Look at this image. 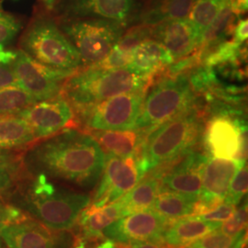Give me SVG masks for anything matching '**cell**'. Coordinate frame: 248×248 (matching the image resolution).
<instances>
[{"instance_id":"1","label":"cell","mask_w":248,"mask_h":248,"mask_svg":"<svg viewBox=\"0 0 248 248\" xmlns=\"http://www.w3.org/2000/svg\"><path fill=\"white\" fill-rule=\"evenodd\" d=\"M106 155L90 133L68 128L38 140L21 152V167L30 176L89 190L100 179Z\"/></svg>"},{"instance_id":"2","label":"cell","mask_w":248,"mask_h":248,"mask_svg":"<svg viewBox=\"0 0 248 248\" xmlns=\"http://www.w3.org/2000/svg\"><path fill=\"white\" fill-rule=\"evenodd\" d=\"M14 205L52 230H68L91 199L86 192L56 186L43 175L30 176L24 171L6 194Z\"/></svg>"},{"instance_id":"3","label":"cell","mask_w":248,"mask_h":248,"mask_svg":"<svg viewBox=\"0 0 248 248\" xmlns=\"http://www.w3.org/2000/svg\"><path fill=\"white\" fill-rule=\"evenodd\" d=\"M203 115L196 106L152 130L138 148L142 175L193 149L204 134Z\"/></svg>"},{"instance_id":"4","label":"cell","mask_w":248,"mask_h":248,"mask_svg":"<svg viewBox=\"0 0 248 248\" xmlns=\"http://www.w3.org/2000/svg\"><path fill=\"white\" fill-rule=\"evenodd\" d=\"M148 84L149 79L126 68L104 69L91 65L80 68L65 80L61 95L77 111L120 94L146 89Z\"/></svg>"},{"instance_id":"5","label":"cell","mask_w":248,"mask_h":248,"mask_svg":"<svg viewBox=\"0 0 248 248\" xmlns=\"http://www.w3.org/2000/svg\"><path fill=\"white\" fill-rule=\"evenodd\" d=\"M18 50L44 65L66 71L83 67L79 53L58 22L45 13L36 15L20 36Z\"/></svg>"},{"instance_id":"6","label":"cell","mask_w":248,"mask_h":248,"mask_svg":"<svg viewBox=\"0 0 248 248\" xmlns=\"http://www.w3.org/2000/svg\"><path fill=\"white\" fill-rule=\"evenodd\" d=\"M195 106V93L187 75L169 76L160 80L145 96L134 129L149 133L165 122Z\"/></svg>"},{"instance_id":"7","label":"cell","mask_w":248,"mask_h":248,"mask_svg":"<svg viewBox=\"0 0 248 248\" xmlns=\"http://www.w3.org/2000/svg\"><path fill=\"white\" fill-rule=\"evenodd\" d=\"M58 25L79 53L83 67L101 62L118 44L125 29L119 22L98 18L60 19Z\"/></svg>"},{"instance_id":"8","label":"cell","mask_w":248,"mask_h":248,"mask_svg":"<svg viewBox=\"0 0 248 248\" xmlns=\"http://www.w3.org/2000/svg\"><path fill=\"white\" fill-rule=\"evenodd\" d=\"M145 96L146 89L124 93L74 112L79 123L91 131L132 130Z\"/></svg>"},{"instance_id":"9","label":"cell","mask_w":248,"mask_h":248,"mask_svg":"<svg viewBox=\"0 0 248 248\" xmlns=\"http://www.w3.org/2000/svg\"><path fill=\"white\" fill-rule=\"evenodd\" d=\"M12 68L18 87L39 101L60 96L64 81L76 72L46 66L18 49L16 50Z\"/></svg>"},{"instance_id":"10","label":"cell","mask_w":248,"mask_h":248,"mask_svg":"<svg viewBox=\"0 0 248 248\" xmlns=\"http://www.w3.org/2000/svg\"><path fill=\"white\" fill-rule=\"evenodd\" d=\"M142 176L135 155L127 157L106 155L100 183L89 206L98 209L115 202L136 186Z\"/></svg>"},{"instance_id":"11","label":"cell","mask_w":248,"mask_h":248,"mask_svg":"<svg viewBox=\"0 0 248 248\" xmlns=\"http://www.w3.org/2000/svg\"><path fill=\"white\" fill-rule=\"evenodd\" d=\"M54 11L60 19L98 18L127 26L140 14L139 0H59Z\"/></svg>"},{"instance_id":"12","label":"cell","mask_w":248,"mask_h":248,"mask_svg":"<svg viewBox=\"0 0 248 248\" xmlns=\"http://www.w3.org/2000/svg\"><path fill=\"white\" fill-rule=\"evenodd\" d=\"M170 222L166 217L148 209L128 214L112 222L102 232V235L118 243L162 244L163 233Z\"/></svg>"},{"instance_id":"13","label":"cell","mask_w":248,"mask_h":248,"mask_svg":"<svg viewBox=\"0 0 248 248\" xmlns=\"http://www.w3.org/2000/svg\"><path fill=\"white\" fill-rule=\"evenodd\" d=\"M0 238L9 248H73L77 238L68 230H52L28 219L0 231Z\"/></svg>"},{"instance_id":"14","label":"cell","mask_w":248,"mask_h":248,"mask_svg":"<svg viewBox=\"0 0 248 248\" xmlns=\"http://www.w3.org/2000/svg\"><path fill=\"white\" fill-rule=\"evenodd\" d=\"M236 115L218 113L208 122L203 136L213 157L233 159L243 155L246 126Z\"/></svg>"},{"instance_id":"15","label":"cell","mask_w":248,"mask_h":248,"mask_svg":"<svg viewBox=\"0 0 248 248\" xmlns=\"http://www.w3.org/2000/svg\"><path fill=\"white\" fill-rule=\"evenodd\" d=\"M25 120L36 141L66 129L75 121V112L62 95L37 101L18 114Z\"/></svg>"},{"instance_id":"16","label":"cell","mask_w":248,"mask_h":248,"mask_svg":"<svg viewBox=\"0 0 248 248\" xmlns=\"http://www.w3.org/2000/svg\"><path fill=\"white\" fill-rule=\"evenodd\" d=\"M151 37L163 45L174 61L189 56L200 49L202 34L188 18L173 19L152 27Z\"/></svg>"},{"instance_id":"17","label":"cell","mask_w":248,"mask_h":248,"mask_svg":"<svg viewBox=\"0 0 248 248\" xmlns=\"http://www.w3.org/2000/svg\"><path fill=\"white\" fill-rule=\"evenodd\" d=\"M246 165L242 157L233 159L209 158L204 168L202 191L199 200L214 208L223 202L234 175Z\"/></svg>"},{"instance_id":"18","label":"cell","mask_w":248,"mask_h":248,"mask_svg":"<svg viewBox=\"0 0 248 248\" xmlns=\"http://www.w3.org/2000/svg\"><path fill=\"white\" fill-rule=\"evenodd\" d=\"M209 157L199 152H189L169 172L160 178L161 188L187 195L199 196L202 191L204 168Z\"/></svg>"},{"instance_id":"19","label":"cell","mask_w":248,"mask_h":248,"mask_svg":"<svg viewBox=\"0 0 248 248\" xmlns=\"http://www.w3.org/2000/svg\"><path fill=\"white\" fill-rule=\"evenodd\" d=\"M174 62L172 55L163 45L148 38L135 47L132 60L125 68L136 76L150 79Z\"/></svg>"},{"instance_id":"20","label":"cell","mask_w":248,"mask_h":248,"mask_svg":"<svg viewBox=\"0 0 248 248\" xmlns=\"http://www.w3.org/2000/svg\"><path fill=\"white\" fill-rule=\"evenodd\" d=\"M222 222L205 221L198 216L179 218L170 222L162 236V242L175 248H185L214 231L221 229Z\"/></svg>"},{"instance_id":"21","label":"cell","mask_w":248,"mask_h":248,"mask_svg":"<svg viewBox=\"0 0 248 248\" xmlns=\"http://www.w3.org/2000/svg\"><path fill=\"white\" fill-rule=\"evenodd\" d=\"M126 215L123 204L118 200L98 209H93L89 205L80 213L77 222L82 229L83 235L91 239L101 236L102 232L108 225Z\"/></svg>"},{"instance_id":"22","label":"cell","mask_w":248,"mask_h":248,"mask_svg":"<svg viewBox=\"0 0 248 248\" xmlns=\"http://www.w3.org/2000/svg\"><path fill=\"white\" fill-rule=\"evenodd\" d=\"M90 135L98 142L105 155H112L118 157H127L135 155L143 141L142 131H92Z\"/></svg>"},{"instance_id":"23","label":"cell","mask_w":248,"mask_h":248,"mask_svg":"<svg viewBox=\"0 0 248 248\" xmlns=\"http://www.w3.org/2000/svg\"><path fill=\"white\" fill-rule=\"evenodd\" d=\"M196 0H150L139 14L142 25L155 26L162 22L186 18Z\"/></svg>"},{"instance_id":"24","label":"cell","mask_w":248,"mask_h":248,"mask_svg":"<svg viewBox=\"0 0 248 248\" xmlns=\"http://www.w3.org/2000/svg\"><path fill=\"white\" fill-rule=\"evenodd\" d=\"M34 142L35 137L24 119L0 116V151H23Z\"/></svg>"},{"instance_id":"25","label":"cell","mask_w":248,"mask_h":248,"mask_svg":"<svg viewBox=\"0 0 248 248\" xmlns=\"http://www.w3.org/2000/svg\"><path fill=\"white\" fill-rule=\"evenodd\" d=\"M199 196L187 195L173 191L160 192L149 210L166 217L169 220H177L192 215Z\"/></svg>"},{"instance_id":"26","label":"cell","mask_w":248,"mask_h":248,"mask_svg":"<svg viewBox=\"0 0 248 248\" xmlns=\"http://www.w3.org/2000/svg\"><path fill=\"white\" fill-rule=\"evenodd\" d=\"M161 189L159 177H151L137 184L119 201L123 204L127 215L142 212L150 208L161 192Z\"/></svg>"},{"instance_id":"27","label":"cell","mask_w":248,"mask_h":248,"mask_svg":"<svg viewBox=\"0 0 248 248\" xmlns=\"http://www.w3.org/2000/svg\"><path fill=\"white\" fill-rule=\"evenodd\" d=\"M39 101L18 86L0 89V116L18 115L33 103Z\"/></svg>"},{"instance_id":"28","label":"cell","mask_w":248,"mask_h":248,"mask_svg":"<svg viewBox=\"0 0 248 248\" xmlns=\"http://www.w3.org/2000/svg\"><path fill=\"white\" fill-rule=\"evenodd\" d=\"M225 2L226 0H196L187 18L195 25L202 36Z\"/></svg>"},{"instance_id":"29","label":"cell","mask_w":248,"mask_h":248,"mask_svg":"<svg viewBox=\"0 0 248 248\" xmlns=\"http://www.w3.org/2000/svg\"><path fill=\"white\" fill-rule=\"evenodd\" d=\"M241 45L234 41H224L216 45L202 57V64L213 67L216 65H230L238 62Z\"/></svg>"},{"instance_id":"30","label":"cell","mask_w":248,"mask_h":248,"mask_svg":"<svg viewBox=\"0 0 248 248\" xmlns=\"http://www.w3.org/2000/svg\"><path fill=\"white\" fill-rule=\"evenodd\" d=\"M244 240L245 232L232 237L219 230L214 231L185 248H241Z\"/></svg>"},{"instance_id":"31","label":"cell","mask_w":248,"mask_h":248,"mask_svg":"<svg viewBox=\"0 0 248 248\" xmlns=\"http://www.w3.org/2000/svg\"><path fill=\"white\" fill-rule=\"evenodd\" d=\"M22 22L16 16L0 9V51L7 49L18 37Z\"/></svg>"},{"instance_id":"32","label":"cell","mask_w":248,"mask_h":248,"mask_svg":"<svg viewBox=\"0 0 248 248\" xmlns=\"http://www.w3.org/2000/svg\"><path fill=\"white\" fill-rule=\"evenodd\" d=\"M248 167L245 165L234 175L231 181L228 192L225 196L224 202L237 205L248 192Z\"/></svg>"},{"instance_id":"33","label":"cell","mask_w":248,"mask_h":248,"mask_svg":"<svg viewBox=\"0 0 248 248\" xmlns=\"http://www.w3.org/2000/svg\"><path fill=\"white\" fill-rule=\"evenodd\" d=\"M248 223V205H244L232 213L229 219L222 222L221 229L225 234L236 237L245 232Z\"/></svg>"},{"instance_id":"34","label":"cell","mask_w":248,"mask_h":248,"mask_svg":"<svg viewBox=\"0 0 248 248\" xmlns=\"http://www.w3.org/2000/svg\"><path fill=\"white\" fill-rule=\"evenodd\" d=\"M16 55V50L4 49L0 51V89L18 86L12 68V62Z\"/></svg>"},{"instance_id":"35","label":"cell","mask_w":248,"mask_h":248,"mask_svg":"<svg viewBox=\"0 0 248 248\" xmlns=\"http://www.w3.org/2000/svg\"><path fill=\"white\" fill-rule=\"evenodd\" d=\"M30 216L14 205L0 200V231L10 224L24 222Z\"/></svg>"},{"instance_id":"36","label":"cell","mask_w":248,"mask_h":248,"mask_svg":"<svg viewBox=\"0 0 248 248\" xmlns=\"http://www.w3.org/2000/svg\"><path fill=\"white\" fill-rule=\"evenodd\" d=\"M23 169H10L0 167V200L4 201V196L15 185L19 177L22 175ZM5 202V201H4Z\"/></svg>"},{"instance_id":"37","label":"cell","mask_w":248,"mask_h":248,"mask_svg":"<svg viewBox=\"0 0 248 248\" xmlns=\"http://www.w3.org/2000/svg\"><path fill=\"white\" fill-rule=\"evenodd\" d=\"M235 205L228 202H222L220 206H218L213 211L204 213L202 215H198V217L205 221L222 222L229 219L232 215V213L235 212Z\"/></svg>"},{"instance_id":"38","label":"cell","mask_w":248,"mask_h":248,"mask_svg":"<svg viewBox=\"0 0 248 248\" xmlns=\"http://www.w3.org/2000/svg\"><path fill=\"white\" fill-rule=\"evenodd\" d=\"M20 151H0V167L10 169H20Z\"/></svg>"},{"instance_id":"39","label":"cell","mask_w":248,"mask_h":248,"mask_svg":"<svg viewBox=\"0 0 248 248\" xmlns=\"http://www.w3.org/2000/svg\"><path fill=\"white\" fill-rule=\"evenodd\" d=\"M233 40L235 43L243 45L248 37V19H240L235 24L232 31Z\"/></svg>"},{"instance_id":"40","label":"cell","mask_w":248,"mask_h":248,"mask_svg":"<svg viewBox=\"0 0 248 248\" xmlns=\"http://www.w3.org/2000/svg\"><path fill=\"white\" fill-rule=\"evenodd\" d=\"M230 2L232 9L236 16L247 12L248 0H230Z\"/></svg>"},{"instance_id":"41","label":"cell","mask_w":248,"mask_h":248,"mask_svg":"<svg viewBox=\"0 0 248 248\" xmlns=\"http://www.w3.org/2000/svg\"><path fill=\"white\" fill-rule=\"evenodd\" d=\"M130 248H163L157 246L156 244L150 243V242H136V243H132Z\"/></svg>"},{"instance_id":"42","label":"cell","mask_w":248,"mask_h":248,"mask_svg":"<svg viewBox=\"0 0 248 248\" xmlns=\"http://www.w3.org/2000/svg\"><path fill=\"white\" fill-rule=\"evenodd\" d=\"M40 1L44 5L45 9H47L48 11H54L59 0H40Z\"/></svg>"},{"instance_id":"43","label":"cell","mask_w":248,"mask_h":248,"mask_svg":"<svg viewBox=\"0 0 248 248\" xmlns=\"http://www.w3.org/2000/svg\"><path fill=\"white\" fill-rule=\"evenodd\" d=\"M0 248H2V241H1V238H0Z\"/></svg>"}]
</instances>
